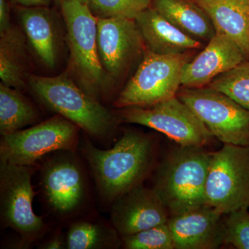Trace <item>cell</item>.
Returning a JSON list of instances; mask_svg holds the SVG:
<instances>
[{"label":"cell","mask_w":249,"mask_h":249,"mask_svg":"<svg viewBox=\"0 0 249 249\" xmlns=\"http://www.w3.org/2000/svg\"><path fill=\"white\" fill-rule=\"evenodd\" d=\"M153 0H89L88 6L97 18H124L135 19L151 6Z\"/></svg>","instance_id":"obj_24"},{"label":"cell","mask_w":249,"mask_h":249,"mask_svg":"<svg viewBox=\"0 0 249 249\" xmlns=\"http://www.w3.org/2000/svg\"><path fill=\"white\" fill-rule=\"evenodd\" d=\"M186 53L160 55L147 50L135 74L116 99L118 108L150 106L177 96Z\"/></svg>","instance_id":"obj_5"},{"label":"cell","mask_w":249,"mask_h":249,"mask_svg":"<svg viewBox=\"0 0 249 249\" xmlns=\"http://www.w3.org/2000/svg\"><path fill=\"white\" fill-rule=\"evenodd\" d=\"M66 24L73 70L90 95L106 88V71L100 60L97 45L98 18L88 4L77 0L60 1Z\"/></svg>","instance_id":"obj_4"},{"label":"cell","mask_w":249,"mask_h":249,"mask_svg":"<svg viewBox=\"0 0 249 249\" xmlns=\"http://www.w3.org/2000/svg\"><path fill=\"white\" fill-rule=\"evenodd\" d=\"M152 5L172 24L196 40L209 42L216 34L209 16L193 0H153Z\"/></svg>","instance_id":"obj_19"},{"label":"cell","mask_w":249,"mask_h":249,"mask_svg":"<svg viewBox=\"0 0 249 249\" xmlns=\"http://www.w3.org/2000/svg\"><path fill=\"white\" fill-rule=\"evenodd\" d=\"M169 217L155 191L142 183L116 198L111 211V224L121 237L168 223Z\"/></svg>","instance_id":"obj_12"},{"label":"cell","mask_w":249,"mask_h":249,"mask_svg":"<svg viewBox=\"0 0 249 249\" xmlns=\"http://www.w3.org/2000/svg\"><path fill=\"white\" fill-rule=\"evenodd\" d=\"M59 1H60H60H65V0H59ZM77 1H79L80 2L83 3V4H88V1H89V0H77Z\"/></svg>","instance_id":"obj_30"},{"label":"cell","mask_w":249,"mask_h":249,"mask_svg":"<svg viewBox=\"0 0 249 249\" xmlns=\"http://www.w3.org/2000/svg\"><path fill=\"white\" fill-rule=\"evenodd\" d=\"M154 151V141L133 131L124 132L109 150L98 149L89 140L83 146L100 193L109 201L142 184L151 169Z\"/></svg>","instance_id":"obj_1"},{"label":"cell","mask_w":249,"mask_h":249,"mask_svg":"<svg viewBox=\"0 0 249 249\" xmlns=\"http://www.w3.org/2000/svg\"><path fill=\"white\" fill-rule=\"evenodd\" d=\"M127 249H175V242L168 223L121 237Z\"/></svg>","instance_id":"obj_25"},{"label":"cell","mask_w":249,"mask_h":249,"mask_svg":"<svg viewBox=\"0 0 249 249\" xmlns=\"http://www.w3.org/2000/svg\"><path fill=\"white\" fill-rule=\"evenodd\" d=\"M207 87L227 95L249 110V62L245 60L219 75Z\"/></svg>","instance_id":"obj_23"},{"label":"cell","mask_w":249,"mask_h":249,"mask_svg":"<svg viewBox=\"0 0 249 249\" xmlns=\"http://www.w3.org/2000/svg\"><path fill=\"white\" fill-rule=\"evenodd\" d=\"M97 45L105 71L122 74L145 45L135 20L124 18H98Z\"/></svg>","instance_id":"obj_11"},{"label":"cell","mask_w":249,"mask_h":249,"mask_svg":"<svg viewBox=\"0 0 249 249\" xmlns=\"http://www.w3.org/2000/svg\"><path fill=\"white\" fill-rule=\"evenodd\" d=\"M246 57L238 45L227 36L217 34L194 60L186 62L181 75L183 88L206 86L214 78L245 61Z\"/></svg>","instance_id":"obj_15"},{"label":"cell","mask_w":249,"mask_h":249,"mask_svg":"<svg viewBox=\"0 0 249 249\" xmlns=\"http://www.w3.org/2000/svg\"><path fill=\"white\" fill-rule=\"evenodd\" d=\"M13 1L23 7L48 6L52 2V0H13Z\"/></svg>","instance_id":"obj_28"},{"label":"cell","mask_w":249,"mask_h":249,"mask_svg":"<svg viewBox=\"0 0 249 249\" xmlns=\"http://www.w3.org/2000/svg\"><path fill=\"white\" fill-rule=\"evenodd\" d=\"M11 27L9 4L6 0H0V33L4 32Z\"/></svg>","instance_id":"obj_27"},{"label":"cell","mask_w":249,"mask_h":249,"mask_svg":"<svg viewBox=\"0 0 249 249\" xmlns=\"http://www.w3.org/2000/svg\"><path fill=\"white\" fill-rule=\"evenodd\" d=\"M121 109V121L161 132L180 146L204 147L213 137L191 108L177 96L152 106Z\"/></svg>","instance_id":"obj_9"},{"label":"cell","mask_w":249,"mask_h":249,"mask_svg":"<svg viewBox=\"0 0 249 249\" xmlns=\"http://www.w3.org/2000/svg\"><path fill=\"white\" fill-rule=\"evenodd\" d=\"M224 214L209 204L170 216L175 249H214L224 245Z\"/></svg>","instance_id":"obj_13"},{"label":"cell","mask_w":249,"mask_h":249,"mask_svg":"<svg viewBox=\"0 0 249 249\" xmlns=\"http://www.w3.org/2000/svg\"><path fill=\"white\" fill-rule=\"evenodd\" d=\"M211 152L204 147L180 146L159 167L152 189L170 216L207 204L206 185Z\"/></svg>","instance_id":"obj_2"},{"label":"cell","mask_w":249,"mask_h":249,"mask_svg":"<svg viewBox=\"0 0 249 249\" xmlns=\"http://www.w3.org/2000/svg\"></svg>","instance_id":"obj_31"},{"label":"cell","mask_w":249,"mask_h":249,"mask_svg":"<svg viewBox=\"0 0 249 249\" xmlns=\"http://www.w3.org/2000/svg\"><path fill=\"white\" fill-rule=\"evenodd\" d=\"M37 112L20 93L13 88L0 85V132L1 136L20 130L34 124Z\"/></svg>","instance_id":"obj_21"},{"label":"cell","mask_w":249,"mask_h":249,"mask_svg":"<svg viewBox=\"0 0 249 249\" xmlns=\"http://www.w3.org/2000/svg\"><path fill=\"white\" fill-rule=\"evenodd\" d=\"M207 14L216 33L227 36L249 58V0H193Z\"/></svg>","instance_id":"obj_17"},{"label":"cell","mask_w":249,"mask_h":249,"mask_svg":"<svg viewBox=\"0 0 249 249\" xmlns=\"http://www.w3.org/2000/svg\"><path fill=\"white\" fill-rule=\"evenodd\" d=\"M33 91L47 107L96 137L107 135L114 125L111 113L67 76H31Z\"/></svg>","instance_id":"obj_3"},{"label":"cell","mask_w":249,"mask_h":249,"mask_svg":"<svg viewBox=\"0 0 249 249\" xmlns=\"http://www.w3.org/2000/svg\"><path fill=\"white\" fill-rule=\"evenodd\" d=\"M177 96L224 143L249 146V110L231 98L208 87L183 88Z\"/></svg>","instance_id":"obj_7"},{"label":"cell","mask_w":249,"mask_h":249,"mask_svg":"<svg viewBox=\"0 0 249 249\" xmlns=\"http://www.w3.org/2000/svg\"><path fill=\"white\" fill-rule=\"evenodd\" d=\"M134 20L147 50L153 53L176 55L202 47L199 40L180 30L151 6Z\"/></svg>","instance_id":"obj_16"},{"label":"cell","mask_w":249,"mask_h":249,"mask_svg":"<svg viewBox=\"0 0 249 249\" xmlns=\"http://www.w3.org/2000/svg\"><path fill=\"white\" fill-rule=\"evenodd\" d=\"M113 228L88 222L72 224L67 232L66 248L95 249L119 248L122 240Z\"/></svg>","instance_id":"obj_22"},{"label":"cell","mask_w":249,"mask_h":249,"mask_svg":"<svg viewBox=\"0 0 249 249\" xmlns=\"http://www.w3.org/2000/svg\"><path fill=\"white\" fill-rule=\"evenodd\" d=\"M42 187L49 206L60 214L74 212L84 200V177L73 160L56 158L42 170Z\"/></svg>","instance_id":"obj_14"},{"label":"cell","mask_w":249,"mask_h":249,"mask_svg":"<svg viewBox=\"0 0 249 249\" xmlns=\"http://www.w3.org/2000/svg\"><path fill=\"white\" fill-rule=\"evenodd\" d=\"M0 78L3 84L13 88L24 86L25 42L22 34L10 27L0 33Z\"/></svg>","instance_id":"obj_20"},{"label":"cell","mask_w":249,"mask_h":249,"mask_svg":"<svg viewBox=\"0 0 249 249\" xmlns=\"http://www.w3.org/2000/svg\"><path fill=\"white\" fill-rule=\"evenodd\" d=\"M206 197L224 214L249 207V146L224 143L211 152Z\"/></svg>","instance_id":"obj_6"},{"label":"cell","mask_w":249,"mask_h":249,"mask_svg":"<svg viewBox=\"0 0 249 249\" xmlns=\"http://www.w3.org/2000/svg\"><path fill=\"white\" fill-rule=\"evenodd\" d=\"M31 165L1 162L0 211L5 227L19 234L24 242H33L45 231L42 218L33 210L35 193L31 184Z\"/></svg>","instance_id":"obj_10"},{"label":"cell","mask_w":249,"mask_h":249,"mask_svg":"<svg viewBox=\"0 0 249 249\" xmlns=\"http://www.w3.org/2000/svg\"><path fill=\"white\" fill-rule=\"evenodd\" d=\"M64 242L62 241V237L60 236L53 237L48 242H46L45 245L42 246V249H64Z\"/></svg>","instance_id":"obj_29"},{"label":"cell","mask_w":249,"mask_h":249,"mask_svg":"<svg viewBox=\"0 0 249 249\" xmlns=\"http://www.w3.org/2000/svg\"><path fill=\"white\" fill-rule=\"evenodd\" d=\"M225 215L223 219L224 244L236 249H249L248 208L235 210Z\"/></svg>","instance_id":"obj_26"},{"label":"cell","mask_w":249,"mask_h":249,"mask_svg":"<svg viewBox=\"0 0 249 249\" xmlns=\"http://www.w3.org/2000/svg\"><path fill=\"white\" fill-rule=\"evenodd\" d=\"M18 15L28 40L46 66L53 68L58 57V34L53 13L47 6L20 7Z\"/></svg>","instance_id":"obj_18"},{"label":"cell","mask_w":249,"mask_h":249,"mask_svg":"<svg viewBox=\"0 0 249 249\" xmlns=\"http://www.w3.org/2000/svg\"><path fill=\"white\" fill-rule=\"evenodd\" d=\"M78 128L59 114L30 128L3 135L1 162L31 165L50 152L73 151L78 143Z\"/></svg>","instance_id":"obj_8"}]
</instances>
